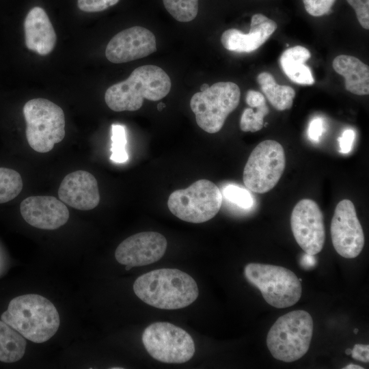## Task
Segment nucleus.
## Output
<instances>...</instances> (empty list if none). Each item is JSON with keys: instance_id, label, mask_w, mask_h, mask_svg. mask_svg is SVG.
<instances>
[{"instance_id": "b1692460", "label": "nucleus", "mask_w": 369, "mask_h": 369, "mask_svg": "<svg viewBox=\"0 0 369 369\" xmlns=\"http://www.w3.org/2000/svg\"><path fill=\"white\" fill-rule=\"evenodd\" d=\"M172 16L179 22H190L198 12V0H163Z\"/></svg>"}, {"instance_id": "9b49d317", "label": "nucleus", "mask_w": 369, "mask_h": 369, "mask_svg": "<svg viewBox=\"0 0 369 369\" xmlns=\"http://www.w3.org/2000/svg\"><path fill=\"white\" fill-rule=\"evenodd\" d=\"M333 246L345 258H354L362 251L365 237L353 203L342 200L336 206L330 227Z\"/></svg>"}, {"instance_id": "1a4fd4ad", "label": "nucleus", "mask_w": 369, "mask_h": 369, "mask_svg": "<svg viewBox=\"0 0 369 369\" xmlns=\"http://www.w3.org/2000/svg\"><path fill=\"white\" fill-rule=\"evenodd\" d=\"M286 166L282 146L275 140H264L251 152L243 170L245 186L257 193H265L279 182Z\"/></svg>"}, {"instance_id": "393cba45", "label": "nucleus", "mask_w": 369, "mask_h": 369, "mask_svg": "<svg viewBox=\"0 0 369 369\" xmlns=\"http://www.w3.org/2000/svg\"><path fill=\"white\" fill-rule=\"evenodd\" d=\"M269 113V107L264 104L256 108L254 111L252 108L244 109L240 120V128L243 132L254 133L263 127V120Z\"/></svg>"}, {"instance_id": "7c9ffc66", "label": "nucleus", "mask_w": 369, "mask_h": 369, "mask_svg": "<svg viewBox=\"0 0 369 369\" xmlns=\"http://www.w3.org/2000/svg\"><path fill=\"white\" fill-rule=\"evenodd\" d=\"M324 131V123L321 118L316 117L312 119L309 124L308 135L310 140L318 141Z\"/></svg>"}, {"instance_id": "473e14b6", "label": "nucleus", "mask_w": 369, "mask_h": 369, "mask_svg": "<svg viewBox=\"0 0 369 369\" xmlns=\"http://www.w3.org/2000/svg\"><path fill=\"white\" fill-rule=\"evenodd\" d=\"M352 357L362 362L369 361V346L368 344H357L351 349Z\"/></svg>"}, {"instance_id": "72a5a7b5", "label": "nucleus", "mask_w": 369, "mask_h": 369, "mask_svg": "<svg viewBox=\"0 0 369 369\" xmlns=\"http://www.w3.org/2000/svg\"><path fill=\"white\" fill-rule=\"evenodd\" d=\"M245 100L251 108H257L266 103L264 96L260 92L252 90L247 91Z\"/></svg>"}, {"instance_id": "ddd939ff", "label": "nucleus", "mask_w": 369, "mask_h": 369, "mask_svg": "<svg viewBox=\"0 0 369 369\" xmlns=\"http://www.w3.org/2000/svg\"><path fill=\"white\" fill-rule=\"evenodd\" d=\"M156 51L154 33L141 26H134L115 35L107 45V59L114 64L146 57Z\"/></svg>"}, {"instance_id": "58836bf2", "label": "nucleus", "mask_w": 369, "mask_h": 369, "mask_svg": "<svg viewBox=\"0 0 369 369\" xmlns=\"http://www.w3.org/2000/svg\"><path fill=\"white\" fill-rule=\"evenodd\" d=\"M345 353H346V355H351V349H350V348L346 349Z\"/></svg>"}, {"instance_id": "5701e85b", "label": "nucleus", "mask_w": 369, "mask_h": 369, "mask_svg": "<svg viewBox=\"0 0 369 369\" xmlns=\"http://www.w3.org/2000/svg\"><path fill=\"white\" fill-rule=\"evenodd\" d=\"M23 186V180L18 172L0 167V204L15 198L20 193Z\"/></svg>"}, {"instance_id": "f257e3e1", "label": "nucleus", "mask_w": 369, "mask_h": 369, "mask_svg": "<svg viewBox=\"0 0 369 369\" xmlns=\"http://www.w3.org/2000/svg\"><path fill=\"white\" fill-rule=\"evenodd\" d=\"M142 301L163 310H177L193 303L199 295L195 279L177 269L163 268L144 273L133 284Z\"/></svg>"}, {"instance_id": "4be33fe9", "label": "nucleus", "mask_w": 369, "mask_h": 369, "mask_svg": "<svg viewBox=\"0 0 369 369\" xmlns=\"http://www.w3.org/2000/svg\"><path fill=\"white\" fill-rule=\"evenodd\" d=\"M26 340L18 331L0 320V361L13 363L20 360L25 353Z\"/></svg>"}, {"instance_id": "f03ea898", "label": "nucleus", "mask_w": 369, "mask_h": 369, "mask_svg": "<svg viewBox=\"0 0 369 369\" xmlns=\"http://www.w3.org/2000/svg\"><path fill=\"white\" fill-rule=\"evenodd\" d=\"M172 82L160 67L144 65L135 68L128 78L110 86L105 92V100L117 112L139 109L144 99L157 101L169 92Z\"/></svg>"}, {"instance_id": "7ed1b4c3", "label": "nucleus", "mask_w": 369, "mask_h": 369, "mask_svg": "<svg viewBox=\"0 0 369 369\" xmlns=\"http://www.w3.org/2000/svg\"><path fill=\"white\" fill-rule=\"evenodd\" d=\"M1 318L25 339L35 343H43L51 338L60 323L55 305L44 297L36 294L12 299Z\"/></svg>"}, {"instance_id": "cd10ccee", "label": "nucleus", "mask_w": 369, "mask_h": 369, "mask_svg": "<svg viewBox=\"0 0 369 369\" xmlns=\"http://www.w3.org/2000/svg\"><path fill=\"white\" fill-rule=\"evenodd\" d=\"M336 0H303L306 12L313 16L329 14Z\"/></svg>"}, {"instance_id": "dca6fc26", "label": "nucleus", "mask_w": 369, "mask_h": 369, "mask_svg": "<svg viewBox=\"0 0 369 369\" xmlns=\"http://www.w3.org/2000/svg\"><path fill=\"white\" fill-rule=\"evenodd\" d=\"M60 200L81 210H90L100 202L97 180L88 172L77 170L67 174L58 189Z\"/></svg>"}, {"instance_id": "bb28decb", "label": "nucleus", "mask_w": 369, "mask_h": 369, "mask_svg": "<svg viewBox=\"0 0 369 369\" xmlns=\"http://www.w3.org/2000/svg\"><path fill=\"white\" fill-rule=\"evenodd\" d=\"M223 194L226 200L242 208H249L254 204L249 191L238 186L227 185L223 190Z\"/></svg>"}, {"instance_id": "4c0bfd02", "label": "nucleus", "mask_w": 369, "mask_h": 369, "mask_svg": "<svg viewBox=\"0 0 369 369\" xmlns=\"http://www.w3.org/2000/svg\"><path fill=\"white\" fill-rule=\"evenodd\" d=\"M208 87H209L208 84H207V83H204V84L201 86V87H200V90H201V91H204V90H206V89H208Z\"/></svg>"}, {"instance_id": "423d86ee", "label": "nucleus", "mask_w": 369, "mask_h": 369, "mask_svg": "<svg viewBox=\"0 0 369 369\" xmlns=\"http://www.w3.org/2000/svg\"><path fill=\"white\" fill-rule=\"evenodd\" d=\"M244 275L261 292L266 302L274 308L290 307L301 298V279L285 267L249 263L245 266Z\"/></svg>"}, {"instance_id": "c756f323", "label": "nucleus", "mask_w": 369, "mask_h": 369, "mask_svg": "<svg viewBox=\"0 0 369 369\" xmlns=\"http://www.w3.org/2000/svg\"><path fill=\"white\" fill-rule=\"evenodd\" d=\"M120 0H77L79 8L85 12L103 11L115 5Z\"/></svg>"}, {"instance_id": "6ab92c4d", "label": "nucleus", "mask_w": 369, "mask_h": 369, "mask_svg": "<svg viewBox=\"0 0 369 369\" xmlns=\"http://www.w3.org/2000/svg\"><path fill=\"white\" fill-rule=\"evenodd\" d=\"M332 66L345 79L347 91L356 95L369 94V67L358 58L346 55L335 57Z\"/></svg>"}, {"instance_id": "4468645a", "label": "nucleus", "mask_w": 369, "mask_h": 369, "mask_svg": "<svg viewBox=\"0 0 369 369\" xmlns=\"http://www.w3.org/2000/svg\"><path fill=\"white\" fill-rule=\"evenodd\" d=\"M167 246L165 237L156 232H143L124 239L116 248L115 258L121 264L146 266L159 260Z\"/></svg>"}, {"instance_id": "2eb2a0df", "label": "nucleus", "mask_w": 369, "mask_h": 369, "mask_svg": "<svg viewBox=\"0 0 369 369\" xmlns=\"http://www.w3.org/2000/svg\"><path fill=\"white\" fill-rule=\"evenodd\" d=\"M24 220L33 227L42 230H55L68 220L67 206L55 197L50 195L29 196L20 205Z\"/></svg>"}, {"instance_id": "a878e982", "label": "nucleus", "mask_w": 369, "mask_h": 369, "mask_svg": "<svg viewBox=\"0 0 369 369\" xmlns=\"http://www.w3.org/2000/svg\"><path fill=\"white\" fill-rule=\"evenodd\" d=\"M111 133L112 144L110 159L115 163H125L128 159L125 148L126 144L125 127L121 124H112Z\"/></svg>"}, {"instance_id": "f8f14e48", "label": "nucleus", "mask_w": 369, "mask_h": 369, "mask_svg": "<svg viewBox=\"0 0 369 369\" xmlns=\"http://www.w3.org/2000/svg\"><path fill=\"white\" fill-rule=\"evenodd\" d=\"M290 226L295 241L305 253L318 254L323 247L325 230L323 215L312 200L302 199L293 208Z\"/></svg>"}, {"instance_id": "39448f33", "label": "nucleus", "mask_w": 369, "mask_h": 369, "mask_svg": "<svg viewBox=\"0 0 369 369\" xmlns=\"http://www.w3.org/2000/svg\"><path fill=\"white\" fill-rule=\"evenodd\" d=\"M23 112L26 122V138L36 152H48L64 138V113L54 102L44 98H33L25 104Z\"/></svg>"}, {"instance_id": "9d476101", "label": "nucleus", "mask_w": 369, "mask_h": 369, "mask_svg": "<svg viewBox=\"0 0 369 369\" xmlns=\"http://www.w3.org/2000/svg\"><path fill=\"white\" fill-rule=\"evenodd\" d=\"M141 339L149 355L163 363L187 362L195 351L191 336L183 329L167 322L150 324L144 329Z\"/></svg>"}, {"instance_id": "f704fd0d", "label": "nucleus", "mask_w": 369, "mask_h": 369, "mask_svg": "<svg viewBox=\"0 0 369 369\" xmlns=\"http://www.w3.org/2000/svg\"><path fill=\"white\" fill-rule=\"evenodd\" d=\"M316 258L314 255L305 254L301 260V264L305 269L313 267L316 264Z\"/></svg>"}, {"instance_id": "e433bc0d", "label": "nucleus", "mask_w": 369, "mask_h": 369, "mask_svg": "<svg viewBox=\"0 0 369 369\" xmlns=\"http://www.w3.org/2000/svg\"><path fill=\"white\" fill-rule=\"evenodd\" d=\"M165 107V105L163 103V102H159V105H158V110L159 111H162L163 109Z\"/></svg>"}, {"instance_id": "ea45409f", "label": "nucleus", "mask_w": 369, "mask_h": 369, "mask_svg": "<svg viewBox=\"0 0 369 369\" xmlns=\"http://www.w3.org/2000/svg\"><path fill=\"white\" fill-rule=\"evenodd\" d=\"M358 331H359V329L356 328V329H355L353 330V332H354V333L356 334V333H357Z\"/></svg>"}, {"instance_id": "a211bd4d", "label": "nucleus", "mask_w": 369, "mask_h": 369, "mask_svg": "<svg viewBox=\"0 0 369 369\" xmlns=\"http://www.w3.org/2000/svg\"><path fill=\"white\" fill-rule=\"evenodd\" d=\"M24 29L28 49L40 55H48L53 50L57 36L43 8L34 7L28 12L24 22Z\"/></svg>"}, {"instance_id": "c85d7f7f", "label": "nucleus", "mask_w": 369, "mask_h": 369, "mask_svg": "<svg viewBox=\"0 0 369 369\" xmlns=\"http://www.w3.org/2000/svg\"><path fill=\"white\" fill-rule=\"evenodd\" d=\"M354 9L361 26L369 29V0H346Z\"/></svg>"}, {"instance_id": "2f4dec72", "label": "nucleus", "mask_w": 369, "mask_h": 369, "mask_svg": "<svg viewBox=\"0 0 369 369\" xmlns=\"http://www.w3.org/2000/svg\"><path fill=\"white\" fill-rule=\"evenodd\" d=\"M355 137V133L351 128L343 131L341 137L338 138L340 152L344 154L348 153L352 148Z\"/></svg>"}, {"instance_id": "20e7f679", "label": "nucleus", "mask_w": 369, "mask_h": 369, "mask_svg": "<svg viewBox=\"0 0 369 369\" xmlns=\"http://www.w3.org/2000/svg\"><path fill=\"white\" fill-rule=\"evenodd\" d=\"M313 333V320L305 310L290 312L272 325L266 345L272 356L279 361L292 362L308 352Z\"/></svg>"}, {"instance_id": "c9c22d12", "label": "nucleus", "mask_w": 369, "mask_h": 369, "mask_svg": "<svg viewBox=\"0 0 369 369\" xmlns=\"http://www.w3.org/2000/svg\"><path fill=\"white\" fill-rule=\"evenodd\" d=\"M344 369H363L364 368L360 366L355 365V364H349L344 367Z\"/></svg>"}, {"instance_id": "aec40b11", "label": "nucleus", "mask_w": 369, "mask_h": 369, "mask_svg": "<svg viewBox=\"0 0 369 369\" xmlns=\"http://www.w3.org/2000/svg\"><path fill=\"white\" fill-rule=\"evenodd\" d=\"M311 57L310 51L302 46L285 50L279 57L280 66L286 75L300 85H312L314 82L310 68L305 64Z\"/></svg>"}, {"instance_id": "0eeeda50", "label": "nucleus", "mask_w": 369, "mask_h": 369, "mask_svg": "<svg viewBox=\"0 0 369 369\" xmlns=\"http://www.w3.org/2000/svg\"><path fill=\"white\" fill-rule=\"evenodd\" d=\"M239 87L232 82H217L204 91L195 93L190 100V107L202 130L216 133L223 127L227 117L238 105Z\"/></svg>"}, {"instance_id": "f3484780", "label": "nucleus", "mask_w": 369, "mask_h": 369, "mask_svg": "<svg viewBox=\"0 0 369 369\" xmlns=\"http://www.w3.org/2000/svg\"><path fill=\"white\" fill-rule=\"evenodd\" d=\"M277 23L262 14H255L251 19L248 33L237 29H229L221 35V42L228 51L250 53L261 46L275 32Z\"/></svg>"}, {"instance_id": "412c9836", "label": "nucleus", "mask_w": 369, "mask_h": 369, "mask_svg": "<svg viewBox=\"0 0 369 369\" xmlns=\"http://www.w3.org/2000/svg\"><path fill=\"white\" fill-rule=\"evenodd\" d=\"M257 81L263 94L275 109L284 111L292 107L295 96L292 87L278 85L272 74L267 72L260 73Z\"/></svg>"}, {"instance_id": "6e6552de", "label": "nucleus", "mask_w": 369, "mask_h": 369, "mask_svg": "<svg viewBox=\"0 0 369 369\" xmlns=\"http://www.w3.org/2000/svg\"><path fill=\"white\" fill-rule=\"evenodd\" d=\"M223 195L219 187L206 179H200L184 189L173 191L167 206L178 219L200 223L213 218L221 208Z\"/></svg>"}]
</instances>
